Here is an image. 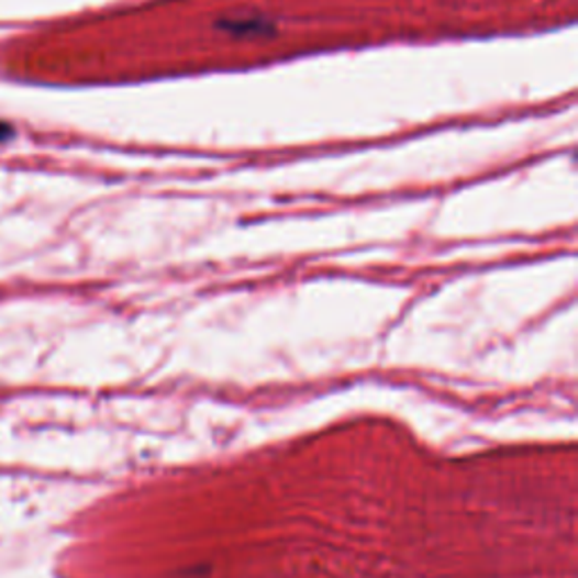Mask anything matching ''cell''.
Wrapping results in <instances>:
<instances>
[{"label": "cell", "mask_w": 578, "mask_h": 578, "mask_svg": "<svg viewBox=\"0 0 578 578\" xmlns=\"http://www.w3.org/2000/svg\"><path fill=\"white\" fill-rule=\"evenodd\" d=\"M12 127L8 125V122H3V120H0V143H5V141H10L12 138Z\"/></svg>", "instance_id": "1"}]
</instances>
